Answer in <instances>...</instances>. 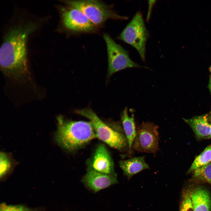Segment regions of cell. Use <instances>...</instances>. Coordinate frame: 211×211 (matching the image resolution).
Masks as SVG:
<instances>
[{"label": "cell", "mask_w": 211, "mask_h": 211, "mask_svg": "<svg viewBox=\"0 0 211 211\" xmlns=\"http://www.w3.org/2000/svg\"><path fill=\"white\" fill-rule=\"evenodd\" d=\"M208 87L211 95V75H210V77Z\"/></svg>", "instance_id": "ffe728a7"}, {"label": "cell", "mask_w": 211, "mask_h": 211, "mask_svg": "<svg viewBox=\"0 0 211 211\" xmlns=\"http://www.w3.org/2000/svg\"><path fill=\"white\" fill-rule=\"evenodd\" d=\"M32 23L11 29L6 35L0 50V64L6 75L18 79L28 72L27 43L36 28Z\"/></svg>", "instance_id": "6da1fadb"}, {"label": "cell", "mask_w": 211, "mask_h": 211, "mask_svg": "<svg viewBox=\"0 0 211 211\" xmlns=\"http://www.w3.org/2000/svg\"><path fill=\"white\" fill-rule=\"evenodd\" d=\"M57 120L56 140L60 145L68 151H77L96 138L90 122L66 120L61 115L58 117Z\"/></svg>", "instance_id": "7a4b0ae2"}, {"label": "cell", "mask_w": 211, "mask_h": 211, "mask_svg": "<svg viewBox=\"0 0 211 211\" xmlns=\"http://www.w3.org/2000/svg\"><path fill=\"white\" fill-rule=\"evenodd\" d=\"M106 42L108 56L107 77L114 73L128 68L145 67L133 61L130 58L128 51L116 43L108 34L103 35Z\"/></svg>", "instance_id": "8992f818"}, {"label": "cell", "mask_w": 211, "mask_h": 211, "mask_svg": "<svg viewBox=\"0 0 211 211\" xmlns=\"http://www.w3.org/2000/svg\"><path fill=\"white\" fill-rule=\"evenodd\" d=\"M159 127L150 122H142L136 130L132 148L139 152L155 154L159 150Z\"/></svg>", "instance_id": "52a82bcc"}, {"label": "cell", "mask_w": 211, "mask_h": 211, "mask_svg": "<svg viewBox=\"0 0 211 211\" xmlns=\"http://www.w3.org/2000/svg\"><path fill=\"white\" fill-rule=\"evenodd\" d=\"M193 211H210L211 200L208 192L199 188L194 190L190 196Z\"/></svg>", "instance_id": "5bb4252c"}, {"label": "cell", "mask_w": 211, "mask_h": 211, "mask_svg": "<svg viewBox=\"0 0 211 211\" xmlns=\"http://www.w3.org/2000/svg\"><path fill=\"white\" fill-rule=\"evenodd\" d=\"M209 70L210 72H211V66L210 67Z\"/></svg>", "instance_id": "7402d4cb"}, {"label": "cell", "mask_w": 211, "mask_h": 211, "mask_svg": "<svg viewBox=\"0 0 211 211\" xmlns=\"http://www.w3.org/2000/svg\"><path fill=\"white\" fill-rule=\"evenodd\" d=\"M179 211H193L190 197L188 195L184 197L181 202Z\"/></svg>", "instance_id": "d6986e66"}, {"label": "cell", "mask_w": 211, "mask_h": 211, "mask_svg": "<svg viewBox=\"0 0 211 211\" xmlns=\"http://www.w3.org/2000/svg\"><path fill=\"white\" fill-rule=\"evenodd\" d=\"M149 36L142 14L137 12L118 37L135 48L143 61L145 60L146 45Z\"/></svg>", "instance_id": "5b68a950"}, {"label": "cell", "mask_w": 211, "mask_h": 211, "mask_svg": "<svg viewBox=\"0 0 211 211\" xmlns=\"http://www.w3.org/2000/svg\"><path fill=\"white\" fill-rule=\"evenodd\" d=\"M193 172L195 178L211 183V162L196 169Z\"/></svg>", "instance_id": "2e32d148"}, {"label": "cell", "mask_w": 211, "mask_h": 211, "mask_svg": "<svg viewBox=\"0 0 211 211\" xmlns=\"http://www.w3.org/2000/svg\"><path fill=\"white\" fill-rule=\"evenodd\" d=\"M209 119H210V135L209 137L208 138L209 139H211V110L210 112V113H209Z\"/></svg>", "instance_id": "44dd1931"}, {"label": "cell", "mask_w": 211, "mask_h": 211, "mask_svg": "<svg viewBox=\"0 0 211 211\" xmlns=\"http://www.w3.org/2000/svg\"><path fill=\"white\" fill-rule=\"evenodd\" d=\"M62 9L63 23L68 30L75 32L85 33H91L96 30L97 27L78 9L69 6Z\"/></svg>", "instance_id": "ba28073f"}, {"label": "cell", "mask_w": 211, "mask_h": 211, "mask_svg": "<svg viewBox=\"0 0 211 211\" xmlns=\"http://www.w3.org/2000/svg\"><path fill=\"white\" fill-rule=\"evenodd\" d=\"M82 182L86 187L94 193L118 183L117 174L108 175L87 169Z\"/></svg>", "instance_id": "30bf717a"}, {"label": "cell", "mask_w": 211, "mask_h": 211, "mask_svg": "<svg viewBox=\"0 0 211 211\" xmlns=\"http://www.w3.org/2000/svg\"><path fill=\"white\" fill-rule=\"evenodd\" d=\"M121 120L122 127L127 138L129 147L128 154L132 152V145L136 133L134 115L129 116L127 108L125 107L121 113Z\"/></svg>", "instance_id": "4fadbf2b"}, {"label": "cell", "mask_w": 211, "mask_h": 211, "mask_svg": "<svg viewBox=\"0 0 211 211\" xmlns=\"http://www.w3.org/2000/svg\"><path fill=\"white\" fill-rule=\"evenodd\" d=\"M63 1L69 6L81 11L97 27L102 25L109 19L122 20L127 19V17L119 15L110 6L99 1L77 0Z\"/></svg>", "instance_id": "277c9868"}, {"label": "cell", "mask_w": 211, "mask_h": 211, "mask_svg": "<svg viewBox=\"0 0 211 211\" xmlns=\"http://www.w3.org/2000/svg\"><path fill=\"white\" fill-rule=\"evenodd\" d=\"M119 164L124 174L128 179L142 171L150 168L149 166L145 161L144 156L120 160Z\"/></svg>", "instance_id": "7c38bea8"}, {"label": "cell", "mask_w": 211, "mask_h": 211, "mask_svg": "<svg viewBox=\"0 0 211 211\" xmlns=\"http://www.w3.org/2000/svg\"><path fill=\"white\" fill-rule=\"evenodd\" d=\"M11 167V162L7 155L4 153L0 154L1 177L3 176L9 170Z\"/></svg>", "instance_id": "e0dca14e"}, {"label": "cell", "mask_w": 211, "mask_h": 211, "mask_svg": "<svg viewBox=\"0 0 211 211\" xmlns=\"http://www.w3.org/2000/svg\"><path fill=\"white\" fill-rule=\"evenodd\" d=\"M211 162V144L207 146L199 155L197 156L188 172L193 171L196 169L205 165Z\"/></svg>", "instance_id": "9a60e30c"}, {"label": "cell", "mask_w": 211, "mask_h": 211, "mask_svg": "<svg viewBox=\"0 0 211 211\" xmlns=\"http://www.w3.org/2000/svg\"><path fill=\"white\" fill-rule=\"evenodd\" d=\"M77 114L89 120L96 138L110 147L121 152H129L127 141L122 127L113 128L106 124L91 108H85L75 111Z\"/></svg>", "instance_id": "3957f363"}, {"label": "cell", "mask_w": 211, "mask_h": 211, "mask_svg": "<svg viewBox=\"0 0 211 211\" xmlns=\"http://www.w3.org/2000/svg\"><path fill=\"white\" fill-rule=\"evenodd\" d=\"M183 119L191 128L198 138H208L211 129L209 114Z\"/></svg>", "instance_id": "8fae6325"}, {"label": "cell", "mask_w": 211, "mask_h": 211, "mask_svg": "<svg viewBox=\"0 0 211 211\" xmlns=\"http://www.w3.org/2000/svg\"><path fill=\"white\" fill-rule=\"evenodd\" d=\"M0 211H31L25 207L19 205H8L5 203L1 204Z\"/></svg>", "instance_id": "ac0fdd59"}, {"label": "cell", "mask_w": 211, "mask_h": 211, "mask_svg": "<svg viewBox=\"0 0 211 211\" xmlns=\"http://www.w3.org/2000/svg\"><path fill=\"white\" fill-rule=\"evenodd\" d=\"M87 169L108 175H115L114 164L111 155L105 145L99 144L87 162Z\"/></svg>", "instance_id": "9c48e42d"}]
</instances>
